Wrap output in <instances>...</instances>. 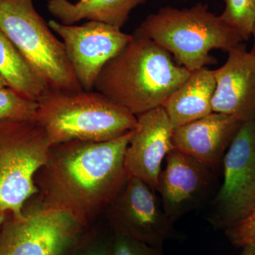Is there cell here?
<instances>
[{"label":"cell","mask_w":255,"mask_h":255,"mask_svg":"<svg viewBox=\"0 0 255 255\" xmlns=\"http://www.w3.org/2000/svg\"><path fill=\"white\" fill-rule=\"evenodd\" d=\"M133 131L108 141L51 146L46 163L35 176L34 206L66 213L90 227L130 177L124 159Z\"/></svg>","instance_id":"1"},{"label":"cell","mask_w":255,"mask_h":255,"mask_svg":"<svg viewBox=\"0 0 255 255\" xmlns=\"http://www.w3.org/2000/svg\"><path fill=\"white\" fill-rule=\"evenodd\" d=\"M191 73L137 29L130 41L106 63L93 90L137 117L162 107Z\"/></svg>","instance_id":"2"},{"label":"cell","mask_w":255,"mask_h":255,"mask_svg":"<svg viewBox=\"0 0 255 255\" xmlns=\"http://www.w3.org/2000/svg\"><path fill=\"white\" fill-rule=\"evenodd\" d=\"M38 103L35 122L51 146L73 140L108 141L136 128L135 116L97 91L50 88Z\"/></svg>","instance_id":"3"},{"label":"cell","mask_w":255,"mask_h":255,"mask_svg":"<svg viewBox=\"0 0 255 255\" xmlns=\"http://www.w3.org/2000/svg\"><path fill=\"white\" fill-rule=\"evenodd\" d=\"M137 30L190 72L216 63L210 55L213 50L228 52L245 41L239 32L201 3L187 9L161 8L148 15Z\"/></svg>","instance_id":"4"},{"label":"cell","mask_w":255,"mask_h":255,"mask_svg":"<svg viewBox=\"0 0 255 255\" xmlns=\"http://www.w3.org/2000/svg\"><path fill=\"white\" fill-rule=\"evenodd\" d=\"M37 12L33 0H0V30L50 88L82 91L63 41Z\"/></svg>","instance_id":"5"},{"label":"cell","mask_w":255,"mask_h":255,"mask_svg":"<svg viewBox=\"0 0 255 255\" xmlns=\"http://www.w3.org/2000/svg\"><path fill=\"white\" fill-rule=\"evenodd\" d=\"M50 147L36 122H0V208L14 219L23 217L28 200L38 193L35 176Z\"/></svg>","instance_id":"6"},{"label":"cell","mask_w":255,"mask_h":255,"mask_svg":"<svg viewBox=\"0 0 255 255\" xmlns=\"http://www.w3.org/2000/svg\"><path fill=\"white\" fill-rule=\"evenodd\" d=\"M87 228L66 213L25 206L1 226L0 255H73Z\"/></svg>","instance_id":"7"},{"label":"cell","mask_w":255,"mask_h":255,"mask_svg":"<svg viewBox=\"0 0 255 255\" xmlns=\"http://www.w3.org/2000/svg\"><path fill=\"white\" fill-rule=\"evenodd\" d=\"M223 175L212 222L227 229L255 210V121L241 124L223 156Z\"/></svg>","instance_id":"8"},{"label":"cell","mask_w":255,"mask_h":255,"mask_svg":"<svg viewBox=\"0 0 255 255\" xmlns=\"http://www.w3.org/2000/svg\"><path fill=\"white\" fill-rule=\"evenodd\" d=\"M155 191L139 178H128L104 211L114 233L162 248L172 234L173 222L164 212Z\"/></svg>","instance_id":"9"},{"label":"cell","mask_w":255,"mask_h":255,"mask_svg":"<svg viewBox=\"0 0 255 255\" xmlns=\"http://www.w3.org/2000/svg\"><path fill=\"white\" fill-rule=\"evenodd\" d=\"M52 31L63 40L65 52L82 90L92 91L101 70L130 41L132 34L97 21L76 26L50 20Z\"/></svg>","instance_id":"10"},{"label":"cell","mask_w":255,"mask_h":255,"mask_svg":"<svg viewBox=\"0 0 255 255\" xmlns=\"http://www.w3.org/2000/svg\"><path fill=\"white\" fill-rule=\"evenodd\" d=\"M136 117V128L125 152L126 169L129 175L157 191L162 162L174 149V127L162 107Z\"/></svg>","instance_id":"11"},{"label":"cell","mask_w":255,"mask_h":255,"mask_svg":"<svg viewBox=\"0 0 255 255\" xmlns=\"http://www.w3.org/2000/svg\"><path fill=\"white\" fill-rule=\"evenodd\" d=\"M226 63L214 70L216 90L213 112L241 123L255 121V54L243 44L228 52Z\"/></svg>","instance_id":"12"},{"label":"cell","mask_w":255,"mask_h":255,"mask_svg":"<svg viewBox=\"0 0 255 255\" xmlns=\"http://www.w3.org/2000/svg\"><path fill=\"white\" fill-rule=\"evenodd\" d=\"M210 168L174 148L166 156L157 191L164 212L172 222L195 208L206 195L211 184Z\"/></svg>","instance_id":"13"},{"label":"cell","mask_w":255,"mask_h":255,"mask_svg":"<svg viewBox=\"0 0 255 255\" xmlns=\"http://www.w3.org/2000/svg\"><path fill=\"white\" fill-rule=\"evenodd\" d=\"M237 119L217 112L174 128V148L211 167L219 163L241 127Z\"/></svg>","instance_id":"14"},{"label":"cell","mask_w":255,"mask_h":255,"mask_svg":"<svg viewBox=\"0 0 255 255\" xmlns=\"http://www.w3.org/2000/svg\"><path fill=\"white\" fill-rule=\"evenodd\" d=\"M215 90L214 70L204 68L191 72L162 105L174 128L212 113Z\"/></svg>","instance_id":"15"},{"label":"cell","mask_w":255,"mask_h":255,"mask_svg":"<svg viewBox=\"0 0 255 255\" xmlns=\"http://www.w3.org/2000/svg\"><path fill=\"white\" fill-rule=\"evenodd\" d=\"M147 0H90L73 3L69 0H49L48 11L59 22L73 25L83 19L100 21L122 28L130 12Z\"/></svg>","instance_id":"16"},{"label":"cell","mask_w":255,"mask_h":255,"mask_svg":"<svg viewBox=\"0 0 255 255\" xmlns=\"http://www.w3.org/2000/svg\"><path fill=\"white\" fill-rule=\"evenodd\" d=\"M0 75L10 88L36 102L41 100L50 89L1 30Z\"/></svg>","instance_id":"17"},{"label":"cell","mask_w":255,"mask_h":255,"mask_svg":"<svg viewBox=\"0 0 255 255\" xmlns=\"http://www.w3.org/2000/svg\"><path fill=\"white\" fill-rule=\"evenodd\" d=\"M38 103L9 87H0V122H35Z\"/></svg>","instance_id":"18"},{"label":"cell","mask_w":255,"mask_h":255,"mask_svg":"<svg viewBox=\"0 0 255 255\" xmlns=\"http://www.w3.org/2000/svg\"><path fill=\"white\" fill-rule=\"evenodd\" d=\"M225 9L220 15L223 21L248 41L255 23V0H223Z\"/></svg>","instance_id":"19"},{"label":"cell","mask_w":255,"mask_h":255,"mask_svg":"<svg viewBox=\"0 0 255 255\" xmlns=\"http://www.w3.org/2000/svg\"><path fill=\"white\" fill-rule=\"evenodd\" d=\"M112 255H164L162 248L149 246L125 235L114 233Z\"/></svg>","instance_id":"20"},{"label":"cell","mask_w":255,"mask_h":255,"mask_svg":"<svg viewBox=\"0 0 255 255\" xmlns=\"http://www.w3.org/2000/svg\"><path fill=\"white\" fill-rule=\"evenodd\" d=\"M226 235L234 246H250L255 250V210L246 219L227 228Z\"/></svg>","instance_id":"21"},{"label":"cell","mask_w":255,"mask_h":255,"mask_svg":"<svg viewBox=\"0 0 255 255\" xmlns=\"http://www.w3.org/2000/svg\"><path fill=\"white\" fill-rule=\"evenodd\" d=\"M112 242L91 241L86 234L73 255H112Z\"/></svg>","instance_id":"22"},{"label":"cell","mask_w":255,"mask_h":255,"mask_svg":"<svg viewBox=\"0 0 255 255\" xmlns=\"http://www.w3.org/2000/svg\"><path fill=\"white\" fill-rule=\"evenodd\" d=\"M11 216V215L9 212L0 208V227H1Z\"/></svg>","instance_id":"23"},{"label":"cell","mask_w":255,"mask_h":255,"mask_svg":"<svg viewBox=\"0 0 255 255\" xmlns=\"http://www.w3.org/2000/svg\"><path fill=\"white\" fill-rule=\"evenodd\" d=\"M242 255H255V250L252 247H244Z\"/></svg>","instance_id":"24"},{"label":"cell","mask_w":255,"mask_h":255,"mask_svg":"<svg viewBox=\"0 0 255 255\" xmlns=\"http://www.w3.org/2000/svg\"><path fill=\"white\" fill-rule=\"evenodd\" d=\"M8 87L7 84L5 82L4 78L0 75V87Z\"/></svg>","instance_id":"25"},{"label":"cell","mask_w":255,"mask_h":255,"mask_svg":"<svg viewBox=\"0 0 255 255\" xmlns=\"http://www.w3.org/2000/svg\"><path fill=\"white\" fill-rule=\"evenodd\" d=\"M252 36H253V38H254V46H253V51L254 52L255 54V23L254 28H253V34H252Z\"/></svg>","instance_id":"26"},{"label":"cell","mask_w":255,"mask_h":255,"mask_svg":"<svg viewBox=\"0 0 255 255\" xmlns=\"http://www.w3.org/2000/svg\"><path fill=\"white\" fill-rule=\"evenodd\" d=\"M90 1V0H80V1H79V2L85 3V2H87V1Z\"/></svg>","instance_id":"27"}]
</instances>
